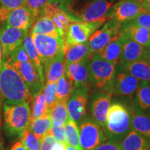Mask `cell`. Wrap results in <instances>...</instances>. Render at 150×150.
Wrapping results in <instances>:
<instances>
[{"mask_svg":"<svg viewBox=\"0 0 150 150\" xmlns=\"http://www.w3.org/2000/svg\"><path fill=\"white\" fill-rule=\"evenodd\" d=\"M91 58L65 66V76L74 84V88L87 85L88 82L89 65Z\"/></svg>","mask_w":150,"mask_h":150,"instance_id":"obj_17","label":"cell"},{"mask_svg":"<svg viewBox=\"0 0 150 150\" xmlns=\"http://www.w3.org/2000/svg\"><path fill=\"white\" fill-rule=\"evenodd\" d=\"M0 122H1V102H0Z\"/></svg>","mask_w":150,"mask_h":150,"instance_id":"obj_49","label":"cell"},{"mask_svg":"<svg viewBox=\"0 0 150 150\" xmlns=\"http://www.w3.org/2000/svg\"><path fill=\"white\" fill-rule=\"evenodd\" d=\"M122 36L123 38V45L119 63H131L142 60L149 61L148 48L123 35H122Z\"/></svg>","mask_w":150,"mask_h":150,"instance_id":"obj_16","label":"cell"},{"mask_svg":"<svg viewBox=\"0 0 150 150\" xmlns=\"http://www.w3.org/2000/svg\"><path fill=\"white\" fill-rule=\"evenodd\" d=\"M136 1H141L142 0H136Z\"/></svg>","mask_w":150,"mask_h":150,"instance_id":"obj_51","label":"cell"},{"mask_svg":"<svg viewBox=\"0 0 150 150\" xmlns=\"http://www.w3.org/2000/svg\"><path fill=\"white\" fill-rule=\"evenodd\" d=\"M141 4L143 10L150 13V0H142Z\"/></svg>","mask_w":150,"mask_h":150,"instance_id":"obj_44","label":"cell"},{"mask_svg":"<svg viewBox=\"0 0 150 150\" xmlns=\"http://www.w3.org/2000/svg\"><path fill=\"white\" fill-rule=\"evenodd\" d=\"M148 51H149V61H150V47L148 48Z\"/></svg>","mask_w":150,"mask_h":150,"instance_id":"obj_48","label":"cell"},{"mask_svg":"<svg viewBox=\"0 0 150 150\" xmlns=\"http://www.w3.org/2000/svg\"><path fill=\"white\" fill-rule=\"evenodd\" d=\"M119 143L122 150H150V140L133 129Z\"/></svg>","mask_w":150,"mask_h":150,"instance_id":"obj_23","label":"cell"},{"mask_svg":"<svg viewBox=\"0 0 150 150\" xmlns=\"http://www.w3.org/2000/svg\"><path fill=\"white\" fill-rule=\"evenodd\" d=\"M58 142L65 144V136L64 126H56L53 125L49 131Z\"/></svg>","mask_w":150,"mask_h":150,"instance_id":"obj_41","label":"cell"},{"mask_svg":"<svg viewBox=\"0 0 150 150\" xmlns=\"http://www.w3.org/2000/svg\"><path fill=\"white\" fill-rule=\"evenodd\" d=\"M31 35L42 63L57 55L59 52L66 50L63 37L56 38L42 34Z\"/></svg>","mask_w":150,"mask_h":150,"instance_id":"obj_8","label":"cell"},{"mask_svg":"<svg viewBox=\"0 0 150 150\" xmlns=\"http://www.w3.org/2000/svg\"><path fill=\"white\" fill-rule=\"evenodd\" d=\"M140 81L127 72L122 65H116L112 80V95L117 96H132L136 93Z\"/></svg>","mask_w":150,"mask_h":150,"instance_id":"obj_10","label":"cell"},{"mask_svg":"<svg viewBox=\"0 0 150 150\" xmlns=\"http://www.w3.org/2000/svg\"><path fill=\"white\" fill-rule=\"evenodd\" d=\"M25 0H0V22H4L11 11L24 6Z\"/></svg>","mask_w":150,"mask_h":150,"instance_id":"obj_35","label":"cell"},{"mask_svg":"<svg viewBox=\"0 0 150 150\" xmlns=\"http://www.w3.org/2000/svg\"><path fill=\"white\" fill-rule=\"evenodd\" d=\"M30 34H42L56 38L64 36V33L47 16H41L35 20Z\"/></svg>","mask_w":150,"mask_h":150,"instance_id":"obj_24","label":"cell"},{"mask_svg":"<svg viewBox=\"0 0 150 150\" xmlns=\"http://www.w3.org/2000/svg\"><path fill=\"white\" fill-rule=\"evenodd\" d=\"M53 150H65V144L62 142H57L53 148Z\"/></svg>","mask_w":150,"mask_h":150,"instance_id":"obj_46","label":"cell"},{"mask_svg":"<svg viewBox=\"0 0 150 150\" xmlns=\"http://www.w3.org/2000/svg\"><path fill=\"white\" fill-rule=\"evenodd\" d=\"M35 20L32 13L27 7L22 6L11 11L6 22L10 27L28 31Z\"/></svg>","mask_w":150,"mask_h":150,"instance_id":"obj_19","label":"cell"},{"mask_svg":"<svg viewBox=\"0 0 150 150\" xmlns=\"http://www.w3.org/2000/svg\"><path fill=\"white\" fill-rule=\"evenodd\" d=\"M33 95L9 60H4L0 68V102L16 105L32 101Z\"/></svg>","mask_w":150,"mask_h":150,"instance_id":"obj_1","label":"cell"},{"mask_svg":"<svg viewBox=\"0 0 150 150\" xmlns=\"http://www.w3.org/2000/svg\"><path fill=\"white\" fill-rule=\"evenodd\" d=\"M110 92H95L90 96L88 108L90 116L99 126L104 127L106 118L111 104Z\"/></svg>","mask_w":150,"mask_h":150,"instance_id":"obj_13","label":"cell"},{"mask_svg":"<svg viewBox=\"0 0 150 150\" xmlns=\"http://www.w3.org/2000/svg\"><path fill=\"white\" fill-rule=\"evenodd\" d=\"M8 59L12 61L26 62L30 61L29 56H28L27 52L24 50L23 45H22L18 48H17Z\"/></svg>","mask_w":150,"mask_h":150,"instance_id":"obj_40","label":"cell"},{"mask_svg":"<svg viewBox=\"0 0 150 150\" xmlns=\"http://www.w3.org/2000/svg\"><path fill=\"white\" fill-rule=\"evenodd\" d=\"M121 25L122 24L114 19H110L104 24L102 28L95 31L88 40L92 54L98 52L107 45L114 37L119 34Z\"/></svg>","mask_w":150,"mask_h":150,"instance_id":"obj_11","label":"cell"},{"mask_svg":"<svg viewBox=\"0 0 150 150\" xmlns=\"http://www.w3.org/2000/svg\"><path fill=\"white\" fill-rule=\"evenodd\" d=\"M22 45H23L24 50H25L28 56H29L30 61L32 62L33 64L37 68L41 77L45 79L44 74H43L42 63L41 62L40 58L39 56L38 53L36 49H35L34 44H33L32 38H31V35H27L25 37Z\"/></svg>","mask_w":150,"mask_h":150,"instance_id":"obj_30","label":"cell"},{"mask_svg":"<svg viewBox=\"0 0 150 150\" xmlns=\"http://www.w3.org/2000/svg\"><path fill=\"white\" fill-rule=\"evenodd\" d=\"M65 144L72 146L77 150H83L81 147L78 125L75 122L69 119L64 125Z\"/></svg>","mask_w":150,"mask_h":150,"instance_id":"obj_31","label":"cell"},{"mask_svg":"<svg viewBox=\"0 0 150 150\" xmlns=\"http://www.w3.org/2000/svg\"><path fill=\"white\" fill-rule=\"evenodd\" d=\"M10 150H27L24 146L22 145V142L20 141L17 142L12 146V147L11 148Z\"/></svg>","mask_w":150,"mask_h":150,"instance_id":"obj_45","label":"cell"},{"mask_svg":"<svg viewBox=\"0 0 150 150\" xmlns=\"http://www.w3.org/2000/svg\"><path fill=\"white\" fill-rule=\"evenodd\" d=\"M78 129L80 145L83 150H93L108 140L103 127L90 115H86L79 123Z\"/></svg>","mask_w":150,"mask_h":150,"instance_id":"obj_6","label":"cell"},{"mask_svg":"<svg viewBox=\"0 0 150 150\" xmlns=\"http://www.w3.org/2000/svg\"><path fill=\"white\" fill-rule=\"evenodd\" d=\"M124 68L140 81L150 82V61H137L131 63H119Z\"/></svg>","mask_w":150,"mask_h":150,"instance_id":"obj_26","label":"cell"},{"mask_svg":"<svg viewBox=\"0 0 150 150\" xmlns=\"http://www.w3.org/2000/svg\"><path fill=\"white\" fill-rule=\"evenodd\" d=\"M131 129L150 140V115L133 112Z\"/></svg>","mask_w":150,"mask_h":150,"instance_id":"obj_32","label":"cell"},{"mask_svg":"<svg viewBox=\"0 0 150 150\" xmlns=\"http://www.w3.org/2000/svg\"><path fill=\"white\" fill-rule=\"evenodd\" d=\"M52 125L56 126H64L70 119L67 112L66 101L56 102L50 110Z\"/></svg>","mask_w":150,"mask_h":150,"instance_id":"obj_29","label":"cell"},{"mask_svg":"<svg viewBox=\"0 0 150 150\" xmlns=\"http://www.w3.org/2000/svg\"><path fill=\"white\" fill-rule=\"evenodd\" d=\"M145 11L141 1L136 0H120L112 7V11L106 16L123 24L136 18L138 14Z\"/></svg>","mask_w":150,"mask_h":150,"instance_id":"obj_15","label":"cell"},{"mask_svg":"<svg viewBox=\"0 0 150 150\" xmlns=\"http://www.w3.org/2000/svg\"><path fill=\"white\" fill-rule=\"evenodd\" d=\"M108 20H109L105 18L95 22L76 21L71 23L65 30L63 36L66 48L87 42L90 36Z\"/></svg>","mask_w":150,"mask_h":150,"instance_id":"obj_7","label":"cell"},{"mask_svg":"<svg viewBox=\"0 0 150 150\" xmlns=\"http://www.w3.org/2000/svg\"><path fill=\"white\" fill-rule=\"evenodd\" d=\"M52 126V122L50 113L42 116L40 118H38L34 120H31L28 129H29L33 134L39 140H42V138L47 134Z\"/></svg>","mask_w":150,"mask_h":150,"instance_id":"obj_28","label":"cell"},{"mask_svg":"<svg viewBox=\"0 0 150 150\" xmlns=\"http://www.w3.org/2000/svg\"><path fill=\"white\" fill-rule=\"evenodd\" d=\"M1 58H2V50H1V42H0V68H1Z\"/></svg>","mask_w":150,"mask_h":150,"instance_id":"obj_47","label":"cell"},{"mask_svg":"<svg viewBox=\"0 0 150 150\" xmlns=\"http://www.w3.org/2000/svg\"><path fill=\"white\" fill-rule=\"evenodd\" d=\"M90 90L88 84L76 88L67 101L69 117L76 124L87 115Z\"/></svg>","mask_w":150,"mask_h":150,"instance_id":"obj_9","label":"cell"},{"mask_svg":"<svg viewBox=\"0 0 150 150\" xmlns=\"http://www.w3.org/2000/svg\"><path fill=\"white\" fill-rule=\"evenodd\" d=\"M92 54L88 41L81 44L69 47L65 50V66L70 63L79 62L82 60L91 57Z\"/></svg>","mask_w":150,"mask_h":150,"instance_id":"obj_27","label":"cell"},{"mask_svg":"<svg viewBox=\"0 0 150 150\" xmlns=\"http://www.w3.org/2000/svg\"><path fill=\"white\" fill-rule=\"evenodd\" d=\"M65 52L62 51L42 63L46 83H57L65 74Z\"/></svg>","mask_w":150,"mask_h":150,"instance_id":"obj_18","label":"cell"},{"mask_svg":"<svg viewBox=\"0 0 150 150\" xmlns=\"http://www.w3.org/2000/svg\"><path fill=\"white\" fill-rule=\"evenodd\" d=\"M11 62L16 70L20 74L22 79L25 82L31 95L35 96L39 92L42 91L45 86V79L41 77L38 71L31 61L26 62Z\"/></svg>","mask_w":150,"mask_h":150,"instance_id":"obj_12","label":"cell"},{"mask_svg":"<svg viewBox=\"0 0 150 150\" xmlns=\"http://www.w3.org/2000/svg\"><path fill=\"white\" fill-rule=\"evenodd\" d=\"M133 108L120 102L110 104L104 130L108 140L120 142L131 130Z\"/></svg>","mask_w":150,"mask_h":150,"instance_id":"obj_2","label":"cell"},{"mask_svg":"<svg viewBox=\"0 0 150 150\" xmlns=\"http://www.w3.org/2000/svg\"><path fill=\"white\" fill-rule=\"evenodd\" d=\"M29 102L16 105L4 104V121L6 131L11 136L21 137L31 122V108Z\"/></svg>","mask_w":150,"mask_h":150,"instance_id":"obj_5","label":"cell"},{"mask_svg":"<svg viewBox=\"0 0 150 150\" xmlns=\"http://www.w3.org/2000/svg\"><path fill=\"white\" fill-rule=\"evenodd\" d=\"M133 112L150 115V82L140 81L132 105Z\"/></svg>","mask_w":150,"mask_h":150,"instance_id":"obj_20","label":"cell"},{"mask_svg":"<svg viewBox=\"0 0 150 150\" xmlns=\"http://www.w3.org/2000/svg\"><path fill=\"white\" fill-rule=\"evenodd\" d=\"M112 4L107 0H88L84 3L72 1L67 6V14L74 22H95L102 18H108L106 13Z\"/></svg>","mask_w":150,"mask_h":150,"instance_id":"obj_4","label":"cell"},{"mask_svg":"<svg viewBox=\"0 0 150 150\" xmlns=\"http://www.w3.org/2000/svg\"><path fill=\"white\" fill-rule=\"evenodd\" d=\"M20 142L27 150H40L41 140L28 128L21 136Z\"/></svg>","mask_w":150,"mask_h":150,"instance_id":"obj_36","label":"cell"},{"mask_svg":"<svg viewBox=\"0 0 150 150\" xmlns=\"http://www.w3.org/2000/svg\"><path fill=\"white\" fill-rule=\"evenodd\" d=\"M42 92L50 111L56 102V83H46Z\"/></svg>","mask_w":150,"mask_h":150,"instance_id":"obj_37","label":"cell"},{"mask_svg":"<svg viewBox=\"0 0 150 150\" xmlns=\"http://www.w3.org/2000/svg\"><path fill=\"white\" fill-rule=\"evenodd\" d=\"M32 110H31V120H34L42 116L50 113L48 107L45 101L41 91L33 97Z\"/></svg>","mask_w":150,"mask_h":150,"instance_id":"obj_34","label":"cell"},{"mask_svg":"<svg viewBox=\"0 0 150 150\" xmlns=\"http://www.w3.org/2000/svg\"><path fill=\"white\" fill-rule=\"evenodd\" d=\"M93 150H122L119 142L112 140H108L102 142Z\"/></svg>","mask_w":150,"mask_h":150,"instance_id":"obj_43","label":"cell"},{"mask_svg":"<svg viewBox=\"0 0 150 150\" xmlns=\"http://www.w3.org/2000/svg\"><path fill=\"white\" fill-rule=\"evenodd\" d=\"M120 33L145 47H150V29L138 26H127L120 27Z\"/></svg>","mask_w":150,"mask_h":150,"instance_id":"obj_25","label":"cell"},{"mask_svg":"<svg viewBox=\"0 0 150 150\" xmlns=\"http://www.w3.org/2000/svg\"><path fill=\"white\" fill-rule=\"evenodd\" d=\"M49 0H25L24 6L34 16L35 20L42 16L43 8Z\"/></svg>","mask_w":150,"mask_h":150,"instance_id":"obj_39","label":"cell"},{"mask_svg":"<svg viewBox=\"0 0 150 150\" xmlns=\"http://www.w3.org/2000/svg\"><path fill=\"white\" fill-rule=\"evenodd\" d=\"M127 26H138V27L150 29V13L145 11H142L133 20L122 24L121 27H127Z\"/></svg>","mask_w":150,"mask_h":150,"instance_id":"obj_38","label":"cell"},{"mask_svg":"<svg viewBox=\"0 0 150 150\" xmlns=\"http://www.w3.org/2000/svg\"><path fill=\"white\" fill-rule=\"evenodd\" d=\"M122 45L123 38L119 33L110 41L107 45L95 54L105 61L117 65L119 63Z\"/></svg>","mask_w":150,"mask_h":150,"instance_id":"obj_22","label":"cell"},{"mask_svg":"<svg viewBox=\"0 0 150 150\" xmlns=\"http://www.w3.org/2000/svg\"><path fill=\"white\" fill-rule=\"evenodd\" d=\"M1 142H0V150H1Z\"/></svg>","mask_w":150,"mask_h":150,"instance_id":"obj_50","label":"cell"},{"mask_svg":"<svg viewBox=\"0 0 150 150\" xmlns=\"http://www.w3.org/2000/svg\"><path fill=\"white\" fill-rule=\"evenodd\" d=\"M116 65L105 61L96 54L91 58L89 65L88 84L90 89L95 92H110L115 75Z\"/></svg>","mask_w":150,"mask_h":150,"instance_id":"obj_3","label":"cell"},{"mask_svg":"<svg viewBox=\"0 0 150 150\" xmlns=\"http://www.w3.org/2000/svg\"><path fill=\"white\" fill-rule=\"evenodd\" d=\"M57 143L54 136L50 134V131L41 140L40 150H53V148Z\"/></svg>","mask_w":150,"mask_h":150,"instance_id":"obj_42","label":"cell"},{"mask_svg":"<svg viewBox=\"0 0 150 150\" xmlns=\"http://www.w3.org/2000/svg\"><path fill=\"white\" fill-rule=\"evenodd\" d=\"M74 84L65 74L56 83V102L67 101L74 91Z\"/></svg>","mask_w":150,"mask_h":150,"instance_id":"obj_33","label":"cell"},{"mask_svg":"<svg viewBox=\"0 0 150 150\" xmlns=\"http://www.w3.org/2000/svg\"><path fill=\"white\" fill-rule=\"evenodd\" d=\"M28 31L6 25L0 31V42L4 60L9 58L13 52L23 44Z\"/></svg>","mask_w":150,"mask_h":150,"instance_id":"obj_14","label":"cell"},{"mask_svg":"<svg viewBox=\"0 0 150 150\" xmlns=\"http://www.w3.org/2000/svg\"><path fill=\"white\" fill-rule=\"evenodd\" d=\"M41 16H47L51 18L56 27L64 33L68 26L74 22L66 11L50 1L47 2L45 6Z\"/></svg>","mask_w":150,"mask_h":150,"instance_id":"obj_21","label":"cell"}]
</instances>
